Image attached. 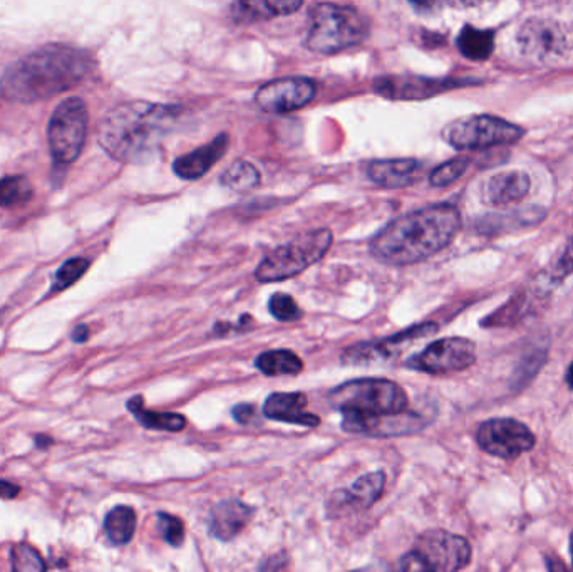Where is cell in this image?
I'll return each instance as SVG.
<instances>
[{"mask_svg":"<svg viewBox=\"0 0 573 572\" xmlns=\"http://www.w3.org/2000/svg\"><path fill=\"white\" fill-rule=\"evenodd\" d=\"M94 71L89 52L66 44H49L12 64L0 79L2 96L17 103H36L66 93Z\"/></svg>","mask_w":573,"mask_h":572,"instance_id":"obj_1","label":"cell"},{"mask_svg":"<svg viewBox=\"0 0 573 572\" xmlns=\"http://www.w3.org/2000/svg\"><path fill=\"white\" fill-rule=\"evenodd\" d=\"M460 227V212L450 203L414 210L372 239L371 254L388 266H413L448 247Z\"/></svg>","mask_w":573,"mask_h":572,"instance_id":"obj_2","label":"cell"},{"mask_svg":"<svg viewBox=\"0 0 573 572\" xmlns=\"http://www.w3.org/2000/svg\"><path fill=\"white\" fill-rule=\"evenodd\" d=\"M176 110L163 104H123L104 116L98 128L99 143L114 160L138 163L160 148L173 130Z\"/></svg>","mask_w":573,"mask_h":572,"instance_id":"obj_3","label":"cell"},{"mask_svg":"<svg viewBox=\"0 0 573 572\" xmlns=\"http://www.w3.org/2000/svg\"><path fill=\"white\" fill-rule=\"evenodd\" d=\"M327 401L342 416L369 418L401 413L408 410L409 400L406 391L394 381L381 378H361L347 381L329 391Z\"/></svg>","mask_w":573,"mask_h":572,"instance_id":"obj_4","label":"cell"},{"mask_svg":"<svg viewBox=\"0 0 573 572\" xmlns=\"http://www.w3.org/2000/svg\"><path fill=\"white\" fill-rule=\"evenodd\" d=\"M367 36L364 17L347 6L319 4L310 12L307 46L319 54H336L347 47L357 46Z\"/></svg>","mask_w":573,"mask_h":572,"instance_id":"obj_5","label":"cell"},{"mask_svg":"<svg viewBox=\"0 0 573 572\" xmlns=\"http://www.w3.org/2000/svg\"><path fill=\"white\" fill-rule=\"evenodd\" d=\"M331 245V230H312L299 235L289 244L280 245L265 255L255 271V277L257 281L265 284L292 279L315 262H319L327 254V250L331 249Z\"/></svg>","mask_w":573,"mask_h":572,"instance_id":"obj_6","label":"cell"},{"mask_svg":"<svg viewBox=\"0 0 573 572\" xmlns=\"http://www.w3.org/2000/svg\"><path fill=\"white\" fill-rule=\"evenodd\" d=\"M471 561L470 542L446 531H428L418 537L414 549L403 556V571L455 572Z\"/></svg>","mask_w":573,"mask_h":572,"instance_id":"obj_7","label":"cell"},{"mask_svg":"<svg viewBox=\"0 0 573 572\" xmlns=\"http://www.w3.org/2000/svg\"><path fill=\"white\" fill-rule=\"evenodd\" d=\"M88 106L81 98L64 99L52 113L47 140L56 167H69L78 160L88 136Z\"/></svg>","mask_w":573,"mask_h":572,"instance_id":"obj_8","label":"cell"},{"mask_svg":"<svg viewBox=\"0 0 573 572\" xmlns=\"http://www.w3.org/2000/svg\"><path fill=\"white\" fill-rule=\"evenodd\" d=\"M522 128L495 118V116H470L455 121L443 131L444 140L458 150H483L496 145H508L520 140Z\"/></svg>","mask_w":573,"mask_h":572,"instance_id":"obj_9","label":"cell"},{"mask_svg":"<svg viewBox=\"0 0 573 572\" xmlns=\"http://www.w3.org/2000/svg\"><path fill=\"white\" fill-rule=\"evenodd\" d=\"M476 346L465 338H444L429 344L428 348L406 361L411 370L429 375H444L463 371L475 363Z\"/></svg>","mask_w":573,"mask_h":572,"instance_id":"obj_10","label":"cell"},{"mask_svg":"<svg viewBox=\"0 0 573 572\" xmlns=\"http://www.w3.org/2000/svg\"><path fill=\"white\" fill-rule=\"evenodd\" d=\"M476 440L485 452L505 460L520 457L535 445V435L530 428L513 418L488 420L478 428Z\"/></svg>","mask_w":573,"mask_h":572,"instance_id":"obj_11","label":"cell"},{"mask_svg":"<svg viewBox=\"0 0 573 572\" xmlns=\"http://www.w3.org/2000/svg\"><path fill=\"white\" fill-rule=\"evenodd\" d=\"M436 329L438 326L433 323L418 324V326L404 329L401 333L381 339V341L356 344V346L344 351L341 361L347 366H371V364L388 361V359L394 358L396 354L401 353V349L409 346V343L434 333Z\"/></svg>","mask_w":573,"mask_h":572,"instance_id":"obj_12","label":"cell"},{"mask_svg":"<svg viewBox=\"0 0 573 572\" xmlns=\"http://www.w3.org/2000/svg\"><path fill=\"white\" fill-rule=\"evenodd\" d=\"M314 96V81L307 78H284L264 84L255 94V101L267 113H289L304 108Z\"/></svg>","mask_w":573,"mask_h":572,"instance_id":"obj_13","label":"cell"},{"mask_svg":"<svg viewBox=\"0 0 573 572\" xmlns=\"http://www.w3.org/2000/svg\"><path fill=\"white\" fill-rule=\"evenodd\" d=\"M426 427V420L414 411H401L394 415L369 416V418H354L344 416L342 428L344 432L369 437H401L413 435Z\"/></svg>","mask_w":573,"mask_h":572,"instance_id":"obj_14","label":"cell"},{"mask_svg":"<svg viewBox=\"0 0 573 572\" xmlns=\"http://www.w3.org/2000/svg\"><path fill=\"white\" fill-rule=\"evenodd\" d=\"M255 510L242 500L227 499L213 507L208 519L210 536L218 541H232L247 526Z\"/></svg>","mask_w":573,"mask_h":572,"instance_id":"obj_15","label":"cell"},{"mask_svg":"<svg viewBox=\"0 0 573 572\" xmlns=\"http://www.w3.org/2000/svg\"><path fill=\"white\" fill-rule=\"evenodd\" d=\"M307 408L304 393H272L264 405V415L275 422L292 423L302 427H319L321 418L312 415Z\"/></svg>","mask_w":573,"mask_h":572,"instance_id":"obj_16","label":"cell"},{"mask_svg":"<svg viewBox=\"0 0 573 572\" xmlns=\"http://www.w3.org/2000/svg\"><path fill=\"white\" fill-rule=\"evenodd\" d=\"M227 148L228 136H217L212 143L200 146L197 150L176 158L173 170L183 180H198L225 155Z\"/></svg>","mask_w":573,"mask_h":572,"instance_id":"obj_17","label":"cell"},{"mask_svg":"<svg viewBox=\"0 0 573 572\" xmlns=\"http://www.w3.org/2000/svg\"><path fill=\"white\" fill-rule=\"evenodd\" d=\"M530 190V178L523 172H503L491 177L485 185V200L495 207L520 202Z\"/></svg>","mask_w":573,"mask_h":572,"instance_id":"obj_18","label":"cell"},{"mask_svg":"<svg viewBox=\"0 0 573 572\" xmlns=\"http://www.w3.org/2000/svg\"><path fill=\"white\" fill-rule=\"evenodd\" d=\"M418 172L419 163L408 158L376 160L367 167V177L384 188L408 187L416 180Z\"/></svg>","mask_w":573,"mask_h":572,"instance_id":"obj_19","label":"cell"},{"mask_svg":"<svg viewBox=\"0 0 573 572\" xmlns=\"http://www.w3.org/2000/svg\"><path fill=\"white\" fill-rule=\"evenodd\" d=\"M562 42V32L558 31V27L553 26L550 21L533 19L520 31V44L523 49L537 58H545L548 54L558 51Z\"/></svg>","mask_w":573,"mask_h":572,"instance_id":"obj_20","label":"cell"},{"mask_svg":"<svg viewBox=\"0 0 573 572\" xmlns=\"http://www.w3.org/2000/svg\"><path fill=\"white\" fill-rule=\"evenodd\" d=\"M128 410L135 416L141 427L160 432H181L186 427V418L180 413H163V411L146 410L143 396H133L128 403Z\"/></svg>","mask_w":573,"mask_h":572,"instance_id":"obj_21","label":"cell"},{"mask_svg":"<svg viewBox=\"0 0 573 572\" xmlns=\"http://www.w3.org/2000/svg\"><path fill=\"white\" fill-rule=\"evenodd\" d=\"M136 531V512L128 505H118L109 510L104 519V532L114 546H126Z\"/></svg>","mask_w":573,"mask_h":572,"instance_id":"obj_22","label":"cell"},{"mask_svg":"<svg viewBox=\"0 0 573 572\" xmlns=\"http://www.w3.org/2000/svg\"><path fill=\"white\" fill-rule=\"evenodd\" d=\"M255 366L267 376H295L304 370L302 359L289 349L265 351L255 359Z\"/></svg>","mask_w":573,"mask_h":572,"instance_id":"obj_23","label":"cell"},{"mask_svg":"<svg viewBox=\"0 0 573 572\" xmlns=\"http://www.w3.org/2000/svg\"><path fill=\"white\" fill-rule=\"evenodd\" d=\"M386 485V475L382 472H372V474L362 475L357 479L351 489L346 490V499L349 504L357 509H369L381 499L382 490Z\"/></svg>","mask_w":573,"mask_h":572,"instance_id":"obj_24","label":"cell"},{"mask_svg":"<svg viewBox=\"0 0 573 572\" xmlns=\"http://www.w3.org/2000/svg\"><path fill=\"white\" fill-rule=\"evenodd\" d=\"M458 47L466 58L481 61L488 59L495 47V36L491 31H480L475 27L466 26L458 36Z\"/></svg>","mask_w":573,"mask_h":572,"instance_id":"obj_25","label":"cell"},{"mask_svg":"<svg viewBox=\"0 0 573 572\" xmlns=\"http://www.w3.org/2000/svg\"><path fill=\"white\" fill-rule=\"evenodd\" d=\"M34 188L22 175L0 178V208L17 207L31 200Z\"/></svg>","mask_w":573,"mask_h":572,"instance_id":"obj_26","label":"cell"},{"mask_svg":"<svg viewBox=\"0 0 573 572\" xmlns=\"http://www.w3.org/2000/svg\"><path fill=\"white\" fill-rule=\"evenodd\" d=\"M260 183V173L252 163L237 162L228 168L222 175L223 187L235 190V192H247L257 187Z\"/></svg>","mask_w":573,"mask_h":572,"instance_id":"obj_27","label":"cell"},{"mask_svg":"<svg viewBox=\"0 0 573 572\" xmlns=\"http://www.w3.org/2000/svg\"><path fill=\"white\" fill-rule=\"evenodd\" d=\"M89 260L84 257H74L69 259L57 269L54 274V282L51 286V294H59V292L66 291L69 287L74 286L81 277L88 272Z\"/></svg>","mask_w":573,"mask_h":572,"instance_id":"obj_28","label":"cell"},{"mask_svg":"<svg viewBox=\"0 0 573 572\" xmlns=\"http://www.w3.org/2000/svg\"><path fill=\"white\" fill-rule=\"evenodd\" d=\"M302 2L304 0H245V7L253 16H289L299 11Z\"/></svg>","mask_w":573,"mask_h":572,"instance_id":"obj_29","label":"cell"},{"mask_svg":"<svg viewBox=\"0 0 573 572\" xmlns=\"http://www.w3.org/2000/svg\"><path fill=\"white\" fill-rule=\"evenodd\" d=\"M12 569L16 572H42L47 566L41 554L26 542H21L11 549Z\"/></svg>","mask_w":573,"mask_h":572,"instance_id":"obj_30","label":"cell"},{"mask_svg":"<svg viewBox=\"0 0 573 572\" xmlns=\"http://www.w3.org/2000/svg\"><path fill=\"white\" fill-rule=\"evenodd\" d=\"M269 311L277 321H282V323L299 321L302 318V309L297 306L294 297L282 294V292H277L270 297Z\"/></svg>","mask_w":573,"mask_h":572,"instance_id":"obj_31","label":"cell"},{"mask_svg":"<svg viewBox=\"0 0 573 572\" xmlns=\"http://www.w3.org/2000/svg\"><path fill=\"white\" fill-rule=\"evenodd\" d=\"M466 167H468V162L461 160V158L446 162L431 173L429 182H431L433 187H446V185H451V183H455L456 180L466 172Z\"/></svg>","mask_w":573,"mask_h":572,"instance_id":"obj_32","label":"cell"},{"mask_svg":"<svg viewBox=\"0 0 573 572\" xmlns=\"http://www.w3.org/2000/svg\"><path fill=\"white\" fill-rule=\"evenodd\" d=\"M158 527H160L161 536L170 546L180 547L185 541V524L175 515L158 514Z\"/></svg>","mask_w":573,"mask_h":572,"instance_id":"obj_33","label":"cell"},{"mask_svg":"<svg viewBox=\"0 0 573 572\" xmlns=\"http://www.w3.org/2000/svg\"><path fill=\"white\" fill-rule=\"evenodd\" d=\"M570 274H573V237L568 242L567 247L563 249L562 255L558 257L557 262L552 267V279L563 281Z\"/></svg>","mask_w":573,"mask_h":572,"instance_id":"obj_34","label":"cell"},{"mask_svg":"<svg viewBox=\"0 0 573 572\" xmlns=\"http://www.w3.org/2000/svg\"><path fill=\"white\" fill-rule=\"evenodd\" d=\"M232 415L238 423L248 425V423H252L253 418L257 415V410H255V406L253 405L242 403V405H237L233 408Z\"/></svg>","mask_w":573,"mask_h":572,"instance_id":"obj_35","label":"cell"},{"mask_svg":"<svg viewBox=\"0 0 573 572\" xmlns=\"http://www.w3.org/2000/svg\"><path fill=\"white\" fill-rule=\"evenodd\" d=\"M21 492V487L12 484L9 480H0V499H16Z\"/></svg>","mask_w":573,"mask_h":572,"instance_id":"obj_36","label":"cell"},{"mask_svg":"<svg viewBox=\"0 0 573 572\" xmlns=\"http://www.w3.org/2000/svg\"><path fill=\"white\" fill-rule=\"evenodd\" d=\"M89 328L86 324H79L74 328L73 334H71V339H73L76 344L86 343L89 339Z\"/></svg>","mask_w":573,"mask_h":572,"instance_id":"obj_37","label":"cell"},{"mask_svg":"<svg viewBox=\"0 0 573 572\" xmlns=\"http://www.w3.org/2000/svg\"><path fill=\"white\" fill-rule=\"evenodd\" d=\"M54 440L51 437H47V435H36L34 437V445H36L39 450H47V448L51 447Z\"/></svg>","mask_w":573,"mask_h":572,"instance_id":"obj_38","label":"cell"},{"mask_svg":"<svg viewBox=\"0 0 573 572\" xmlns=\"http://www.w3.org/2000/svg\"><path fill=\"white\" fill-rule=\"evenodd\" d=\"M413 6L418 7V9H423V11H428V9H433V7L438 6L439 0H409Z\"/></svg>","mask_w":573,"mask_h":572,"instance_id":"obj_39","label":"cell"},{"mask_svg":"<svg viewBox=\"0 0 573 572\" xmlns=\"http://www.w3.org/2000/svg\"><path fill=\"white\" fill-rule=\"evenodd\" d=\"M450 4L453 6H460V7H473V6H480L486 0H448Z\"/></svg>","mask_w":573,"mask_h":572,"instance_id":"obj_40","label":"cell"},{"mask_svg":"<svg viewBox=\"0 0 573 572\" xmlns=\"http://www.w3.org/2000/svg\"><path fill=\"white\" fill-rule=\"evenodd\" d=\"M567 381L570 388H573V363L570 364V368H568Z\"/></svg>","mask_w":573,"mask_h":572,"instance_id":"obj_41","label":"cell"},{"mask_svg":"<svg viewBox=\"0 0 573 572\" xmlns=\"http://www.w3.org/2000/svg\"><path fill=\"white\" fill-rule=\"evenodd\" d=\"M570 556H572V566H573V532H572V537H570Z\"/></svg>","mask_w":573,"mask_h":572,"instance_id":"obj_42","label":"cell"},{"mask_svg":"<svg viewBox=\"0 0 573 572\" xmlns=\"http://www.w3.org/2000/svg\"><path fill=\"white\" fill-rule=\"evenodd\" d=\"M0 323H2V319H0Z\"/></svg>","mask_w":573,"mask_h":572,"instance_id":"obj_43","label":"cell"}]
</instances>
